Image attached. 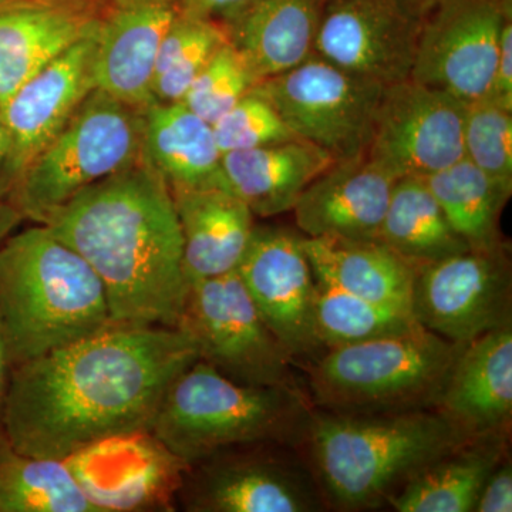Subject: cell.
<instances>
[{"instance_id": "30bf717a", "label": "cell", "mask_w": 512, "mask_h": 512, "mask_svg": "<svg viewBox=\"0 0 512 512\" xmlns=\"http://www.w3.org/2000/svg\"><path fill=\"white\" fill-rule=\"evenodd\" d=\"M412 313L424 329L468 343L512 325V271L508 247L448 256L420 266Z\"/></svg>"}, {"instance_id": "83f0119b", "label": "cell", "mask_w": 512, "mask_h": 512, "mask_svg": "<svg viewBox=\"0 0 512 512\" xmlns=\"http://www.w3.org/2000/svg\"><path fill=\"white\" fill-rule=\"evenodd\" d=\"M448 224L473 251L508 247L500 218L512 190L461 158L456 164L424 178Z\"/></svg>"}, {"instance_id": "ee69618b", "label": "cell", "mask_w": 512, "mask_h": 512, "mask_svg": "<svg viewBox=\"0 0 512 512\" xmlns=\"http://www.w3.org/2000/svg\"><path fill=\"white\" fill-rule=\"evenodd\" d=\"M423 5H426L427 8H429L430 5H433L434 2H437V0H420Z\"/></svg>"}, {"instance_id": "ab89813d", "label": "cell", "mask_w": 512, "mask_h": 512, "mask_svg": "<svg viewBox=\"0 0 512 512\" xmlns=\"http://www.w3.org/2000/svg\"><path fill=\"white\" fill-rule=\"evenodd\" d=\"M23 221L20 212L9 201H0V245L15 232Z\"/></svg>"}, {"instance_id": "5bb4252c", "label": "cell", "mask_w": 512, "mask_h": 512, "mask_svg": "<svg viewBox=\"0 0 512 512\" xmlns=\"http://www.w3.org/2000/svg\"><path fill=\"white\" fill-rule=\"evenodd\" d=\"M298 229L255 225L237 272L265 325L301 367L325 350L313 329L315 275Z\"/></svg>"}, {"instance_id": "7a4b0ae2", "label": "cell", "mask_w": 512, "mask_h": 512, "mask_svg": "<svg viewBox=\"0 0 512 512\" xmlns=\"http://www.w3.org/2000/svg\"><path fill=\"white\" fill-rule=\"evenodd\" d=\"M43 225L99 276L113 325L177 328L188 289L183 237L171 192L143 157Z\"/></svg>"}, {"instance_id": "74e56055", "label": "cell", "mask_w": 512, "mask_h": 512, "mask_svg": "<svg viewBox=\"0 0 512 512\" xmlns=\"http://www.w3.org/2000/svg\"><path fill=\"white\" fill-rule=\"evenodd\" d=\"M252 2L254 0H180V5L184 15L222 25Z\"/></svg>"}, {"instance_id": "1f68e13d", "label": "cell", "mask_w": 512, "mask_h": 512, "mask_svg": "<svg viewBox=\"0 0 512 512\" xmlns=\"http://www.w3.org/2000/svg\"><path fill=\"white\" fill-rule=\"evenodd\" d=\"M228 42L220 23L181 13L165 33L154 66V103H178L211 57Z\"/></svg>"}, {"instance_id": "f546056e", "label": "cell", "mask_w": 512, "mask_h": 512, "mask_svg": "<svg viewBox=\"0 0 512 512\" xmlns=\"http://www.w3.org/2000/svg\"><path fill=\"white\" fill-rule=\"evenodd\" d=\"M0 512H99L66 461L0 447Z\"/></svg>"}, {"instance_id": "8d00e7d4", "label": "cell", "mask_w": 512, "mask_h": 512, "mask_svg": "<svg viewBox=\"0 0 512 512\" xmlns=\"http://www.w3.org/2000/svg\"><path fill=\"white\" fill-rule=\"evenodd\" d=\"M491 99L512 110V13L505 18L498 45Z\"/></svg>"}, {"instance_id": "6da1fadb", "label": "cell", "mask_w": 512, "mask_h": 512, "mask_svg": "<svg viewBox=\"0 0 512 512\" xmlns=\"http://www.w3.org/2000/svg\"><path fill=\"white\" fill-rule=\"evenodd\" d=\"M195 360L181 329L110 325L12 367L3 434L16 453L64 460L107 437L150 430L168 387Z\"/></svg>"}, {"instance_id": "ac0fdd59", "label": "cell", "mask_w": 512, "mask_h": 512, "mask_svg": "<svg viewBox=\"0 0 512 512\" xmlns=\"http://www.w3.org/2000/svg\"><path fill=\"white\" fill-rule=\"evenodd\" d=\"M94 87L144 111L154 103L161 40L183 13L180 0H94Z\"/></svg>"}, {"instance_id": "603a6c76", "label": "cell", "mask_w": 512, "mask_h": 512, "mask_svg": "<svg viewBox=\"0 0 512 512\" xmlns=\"http://www.w3.org/2000/svg\"><path fill=\"white\" fill-rule=\"evenodd\" d=\"M141 157L170 191L229 190L212 124L181 101L143 111Z\"/></svg>"}, {"instance_id": "d590c367", "label": "cell", "mask_w": 512, "mask_h": 512, "mask_svg": "<svg viewBox=\"0 0 512 512\" xmlns=\"http://www.w3.org/2000/svg\"><path fill=\"white\" fill-rule=\"evenodd\" d=\"M512 511V463L510 454L498 463L481 488L474 512Z\"/></svg>"}, {"instance_id": "3957f363", "label": "cell", "mask_w": 512, "mask_h": 512, "mask_svg": "<svg viewBox=\"0 0 512 512\" xmlns=\"http://www.w3.org/2000/svg\"><path fill=\"white\" fill-rule=\"evenodd\" d=\"M474 437L434 409L348 414L313 407L295 447L328 507L360 511L387 504L417 471Z\"/></svg>"}, {"instance_id": "f1b7e54d", "label": "cell", "mask_w": 512, "mask_h": 512, "mask_svg": "<svg viewBox=\"0 0 512 512\" xmlns=\"http://www.w3.org/2000/svg\"><path fill=\"white\" fill-rule=\"evenodd\" d=\"M379 241L416 269L468 251L423 177L396 181Z\"/></svg>"}, {"instance_id": "9a60e30c", "label": "cell", "mask_w": 512, "mask_h": 512, "mask_svg": "<svg viewBox=\"0 0 512 512\" xmlns=\"http://www.w3.org/2000/svg\"><path fill=\"white\" fill-rule=\"evenodd\" d=\"M295 446L264 444L255 453L204 461L192 481L188 510L198 512H315L326 505L311 468Z\"/></svg>"}, {"instance_id": "d6a6232c", "label": "cell", "mask_w": 512, "mask_h": 512, "mask_svg": "<svg viewBox=\"0 0 512 512\" xmlns=\"http://www.w3.org/2000/svg\"><path fill=\"white\" fill-rule=\"evenodd\" d=\"M464 158L512 190V110L491 97L467 104Z\"/></svg>"}, {"instance_id": "8fae6325", "label": "cell", "mask_w": 512, "mask_h": 512, "mask_svg": "<svg viewBox=\"0 0 512 512\" xmlns=\"http://www.w3.org/2000/svg\"><path fill=\"white\" fill-rule=\"evenodd\" d=\"M512 0H437L427 8L410 79L470 104L490 97Z\"/></svg>"}, {"instance_id": "7402d4cb", "label": "cell", "mask_w": 512, "mask_h": 512, "mask_svg": "<svg viewBox=\"0 0 512 512\" xmlns=\"http://www.w3.org/2000/svg\"><path fill=\"white\" fill-rule=\"evenodd\" d=\"M326 0H254L222 23L258 82L295 69L315 55Z\"/></svg>"}, {"instance_id": "484cf974", "label": "cell", "mask_w": 512, "mask_h": 512, "mask_svg": "<svg viewBox=\"0 0 512 512\" xmlns=\"http://www.w3.org/2000/svg\"><path fill=\"white\" fill-rule=\"evenodd\" d=\"M313 275L367 301L412 312L417 269L380 241L303 237Z\"/></svg>"}, {"instance_id": "4dcf8cb0", "label": "cell", "mask_w": 512, "mask_h": 512, "mask_svg": "<svg viewBox=\"0 0 512 512\" xmlns=\"http://www.w3.org/2000/svg\"><path fill=\"white\" fill-rule=\"evenodd\" d=\"M423 328L412 312L367 301L315 278L313 329L323 350Z\"/></svg>"}, {"instance_id": "f35d334b", "label": "cell", "mask_w": 512, "mask_h": 512, "mask_svg": "<svg viewBox=\"0 0 512 512\" xmlns=\"http://www.w3.org/2000/svg\"><path fill=\"white\" fill-rule=\"evenodd\" d=\"M12 360L8 342H6L5 330H3L2 320H0V447L8 444L5 434H3V407H5L6 394H8L10 375H12Z\"/></svg>"}, {"instance_id": "d4e9b609", "label": "cell", "mask_w": 512, "mask_h": 512, "mask_svg": "<svg viewBox=\"0 0 512 512\" xmlns=\"http://www.w3.org/2000/svg\"><path fill=\"white\" fill-rule=\"evenodd\" d=\"M335 163L322 148L301 138L222 154L229 191L259 218L291 212L308 185Z\"/></svg>"}, {"instance_id": "44dd1931", "label": "cell", "mask_w": 512, "mask_h": 512, "mask_svg": "<svg viewBox=\"0 0 512 512\" xmlns=\"http://www.w3.org/2000/svg\"><path fill=\"white\" fill-rule=\"evenodd\" d=\"M183 237L187 285L237 271L255 228V215L222 188L170 191Z\"/></svg>"}, {"instance_id": "52a82bcc", "label": "cell", "mask_w": 512, "mask_h": 512, "mask_svg": "<svg viewBox=\"0 0 512 512\" xmlns=\"http://www.w3.org/2000/svg\"><path fill=\"white\" fill-rule=\"evenodd\" d=\"M143 111L94 89L26 168L9 202L46 224L79 192L141 158Z\"/></svg>"}, {"instance_id": "ba28073f", "label": "cell", "mask_w": 512, "mask_h": 512, "mask_svg": "<svg viewBox=\"0 0 512 512\" xmlns=\"http://www.w3.org/2000/svg\"><path fill=\"white\" fill-rule=\"evenodd\" d=\"M177 328L195 343L198 359L234 382L305 389L295 360L265 325L237 271L188 285Z\"/></svg>"}, {"instance_id": "7bdbcfd3", "label": "cell", "mask_w": 512, "mask_h": 512, "mask_svg": "<svg viewBox=\"0 0 512 512\" xmlns=\"http://www.w3.org/2000/svg\"><path fill=\"white\" fill-rule=\"evenodd\" d=\"M37 2H42V3H80V2H90V0H37Z\"/></svg>"}, {"instance_id": "2e32d148", "label": "cell", "mask_w": 512, "mask_h": 512, "mask_svg": "<svg viewBox=\"0 0 512 512\" xmlns=\"http://www.w3.org/2000/svg\"><path fill=\"white\" fill-rule=\"evenodd\" d=\"M64 461L99 512L168 507L191 468L148 430L96 441Z\"/></svg>"}, {"instance_id": "d6986e66", "label": "cell", "mask_w": 512, "mask_h": 512, "mask_svg": "<svg viewBox=\"0 0 512 512\" xmlns=\"http://www.w3.org/2000/svg\"><path fill=\"white\" fill-rule=\"evenodd\" d=\"M397 180L367 156L336 161L296 201V228L309 238L379 241Z\"/></svg>"}, {"instance_id": "836d02e7", "label": "cell", "mask_w": 512, "mask_h": 512, "mask_svg": "<svg viewBox=\"0 0 512 512\" xmlns=\"http://www.w3.org/2000/svg\"><path fill=\"white\" fill-rule=\"evenodd\" d=\"M258 83L241 53L227 42L201 70L181 103L214 124Z\"/></svg>"}, {"instance_id": "e0dca14e", "label": "cell", "mask_w": 512, "mask_h": 512, "mask_svg": "<svg viewBox=\"0 0 512 512\" xmlns=\"http://www.w3.org/2000/svg\"><path fill=\"white\" fill-rule=\"evenodd\" d=\"M96 28L64 50L13 94L0 117L9 138L2 194L9 201L26 168L60 133L94 87Z\"/></svg>"}, {"instance_id": "8992f818", "label": "cell", "mask_w": 512, "mask_h": 512, "mask_svg": "<svg viewBox=\"0 0 512 512\" xmlns=\"http://www.w3.org/2000/svg\"><path fill=\"white\" fill-rule=\"evenodd\" d=\"M464 345L419 328L325 350L301 367L305 389L313 407L323 412L434 409Z\"/></svg>"}, {"instance_id": "5b68a950", "label": "cell", "mask_w": 512, "mask_h": 512, "mask_svg": "<svg viewBox=\"0 0 512 512\" xmlns=\"http://www.w3.org/2000/svg\"><path fill=\"white\" fill-rule=\"evenodd\" d=\"M312 410L305 389L247 386L198 359L170 384L148 431L192 467L235 448L295 446Z\"/></svg>"}, {"instance_id": "7c38bea8", "label": "cell", "mask_w": 512, "mask_h": 512, "mask_svg": "<svg viewBox=\"0 0 512 512\" xmlns=\"http://www.w3.org/2000/svg\"><path fill=\"white\" fill-rule=\"evenodd\" d=\"M426 12L420 0H326L315 55L382 86L404 82Z\"/></svg>"}, {"instance_id": "cb8c5ba5", "label": "cell", "mask_w": 512, "mask_h": 512, "mask_svg": "<svg viewBox=\"0 0 512 512\" xmlns=\"http://www.w3.org/2000/svg\"><path fill=\"white\" fill-rule=\"evenodd\" d=\"M94 0L0 13V106L46 64L96 28Z\"/></svg>"}, {"instance_id": "60d3db41", "label": "cell", "mask_w": 512, "mask_h": 512, "mask_svg": "<svg viewBox=\"0 0 512 512\" xmlns=\"http://www.w3.org/2000/svg\"><path fill=\"white\" fill-rule=\"evenodd\" d=\"M9 153V138L6 133L5 124H3L2 117H0V201H6L2 194V181L3 173H5L6 160H8Z\"/></svg>"}, {"instance_id": "ffe728a7", "label": "cell", "mask_w": 512, "mask_h": 512, "mask_svg": "<svg viewBox=\"0 0 512 512\" xmlns=\"http://www.w3.org/2000/svg\"><path fill=\"white\" fill-rule=\"evenodd\" d=\"M434 410L471 436L510 434L512 420V325L464 345Z\"/></svg>"}, {"instance_id": "4316f807", "label": "cell", "mask_w": 512, "mask_h": 512, "mask_svg": "<svg viewBox=\"0 0 512 512\" xmlns=\"http://www.w3.org/2000/svg\"><path fill=\"white\" fill-rule=\"evenodd\" d=\"M510 434H485L417 471L387 505L397 512H474L481 488L505 456Z\"/></svg>"}, {"instance_id": "e575fe53", "label": "cell", "mask_w": 512, "mask_h": 512, "mask_svg": "<svg viewBox=\"0 0 512 512\" xmlns=\"http://www.w3.org/2000/svg\"><path fill=\"white\" fill-rule=\"evenodd\" d=\"M222 154L272 146L299 138L282 119L274 104L252 90L227 114L212 124Z\"/></svg>"}, {"instance_id": "9c48e42d", "label": "cell", "mask_w": 512, "mask_h": 512, "mask_svg": "<svg viewBox=\"0 0 512 512\" xmlns=\"http://www.w3.org/2000/svg\"><path fill=\"white\" fill-rule=\"evenodd\" d=\"M301 140L336 161L366 156L386 86L353 76L313 55L255 86Z\"/></svg>"}, {"instance_id": "b9f144b4", "label": "cell", "mask_w": 512, "mask_h": 512, "mask_svg": "<svg viewBox=\"0 0 512 512\" xmlns=\"http://www.w3.org/2000/svg\"><path fill=\"white\" fill-rule=\"evenodd\" d=\"M32 5H42V2H37V0H0V13Z\"/></svg>"}, {"instance_id": "277c9868", "label": "cell", "mask_w": 512, "mask_h": 512, "mask_svg": "<svg viewBox=\"0 0 512 512\" xmlns=\"http://www.w3.org/2000/svg\"><path fill=\"white\" fill-rule=\"evenodd\" d=\"M0 320L13 366L113 325L99 276L42 224L0 245Z\"/></svg>"}, {"instance_id": "4fadbf2b", "label": "cell", "mask_w": 512, "mask_h": 512, "mask_svg": "<svg viewBox=\"0 0 512 512\" xmlns=\"http://www.w3.org/2000/svg\"><path fill=\"white\" fill-rule=\"evenodd\" d=\"M467 103L412 79L387 86L366 156L396 178L429 177L464 158Z\"/></svg>"}]
</instances>
